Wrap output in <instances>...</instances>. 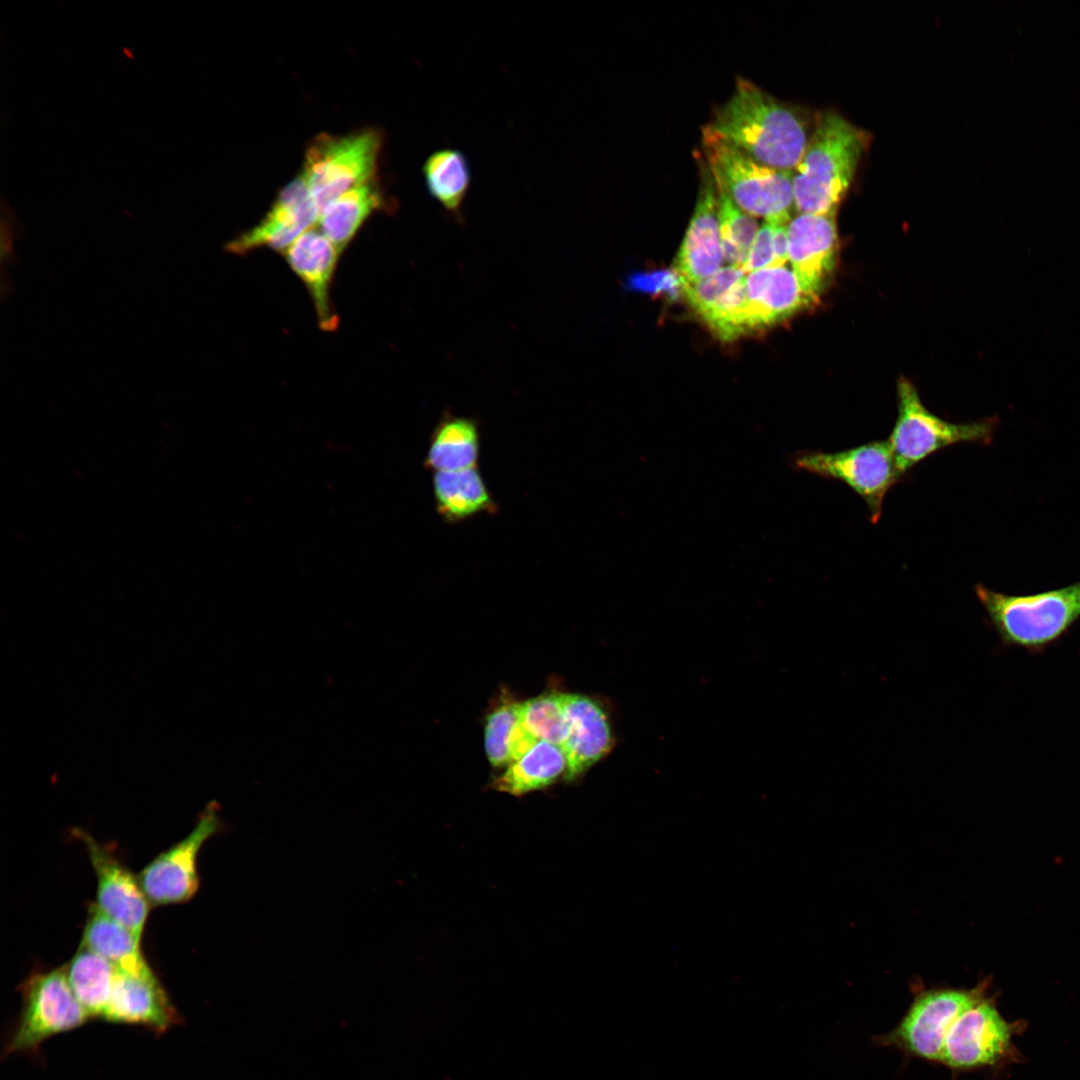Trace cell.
<instances>
[{
  "label": "cell",
  "instance_id": "1",
  "mask_svg": "<svg viewBox=\"0 0 1080 1080\" xmlns=\"http://www.w3.org/2000/svg\"><path fill=\"white\" fill-rule=\"evenodd\" d=\"M708 125L758 162L787 171L799 162L814 126L806 112L742 77Z\"/></svg>",
  "mask_w": 1080,
  "mask_h": 1080
},
{
  "label": "cell",
  "instance_id": "2",
  "mask_svg": "<svg viewBox=\"0 0 1080 1080\" xmlns=\"http://www.w3.org/2000/svg\"><path fill=\"white\" fill-rule=\"evenodd\" d=\"M870 138L835 111L817 114L808 144L792 171L798 213L836 214Z\"/></svg>",
  "mask_w": 1080,
  "mask_h": 1080
},
{
  "label": "cell",
  "instance_id": "3",
  "mask_svg": "<svg viewBox=\"0 0 1080 1080\" xmlns=\"http://www.w3.org/2000/svg\"><path fill=\"white\" fill-rule=\"evenodd\" d=\"M701 146L716 186L743 211L764 220H790L794 207L792 171L758 162L708 124L702 128Z\"/></svg>",
  "mask_w": 1080,
  "mask_h": 1080
},
{
  "label": "cell",
  "instance_id": "4",
  "mask_svg": "<svg viewBox=\"0 0 1080 1080\" xmlns=\"http://www.w3.org/2000/svg\"><path fill=\"white\" fill-rule=\"evenodd\" d=\"M975 593L1007 644L1039 648L1061 636L1080 617V581L1032 595H1007L982 584Z\"/></svg>",
  "mask_w": 1080,
  "mask_h": 1080
},
{
  "label": "cell",
  "instance_id": "5",
  "mask_svg": "<svg viewBox=\"0 0 1080 1080\" xmlns=\"http://www.w3.org/2000/svg\"><path fill=\"white\" fill-rule=\"evenodd\" d=\"M897 399L898 414L887 441L903 474L949 446L992 441L997 424L994 418L970 423L948 422L924 406L914 385L905 378L898 381Z\"/></svg>",
  "mask_w": 1080,
  "mask_h": 1080
},
{
  "label": "cell",
  "instance_id": "6",
  "mask_svg": "<svg viewBox=\"0 0 1080 1080\" xmlns=\"http://www.w3.org/2000/svg\"><path fill=\"white\" fill-rule=\"evenodd\" d=\"M986 983L972 989L949 987L913 989V1000L898 1024L876 1035L879 1047L894 1048L905 1056L940 1065L945 1036L957 1017L985 996Z\"/></svg>",
  "mask_w": 1080,
  "mask_h": 1080
},
{
  "label": "cell",
  "instance_id": "7",
  "mask_svg": "<svg viewBox=\"0 0 1080 1080\" xmlns=\"http://www.w3.org/2000/svg\"><path fill=\"white\" fill-rule=\"evenodd\" d=\"M381 136L369 129L315 137L306 150L303 178L320 211L344 192L373 181Z\"/></svg>",
  "mask_w": 1080,
  "mask_h": 1080
},
{
  "label": "cell",
  "instance_id": "8",
  "mask_svg": "<svg viewBox=\"0 0 1080 1080\" xmlns=\"http://www.w3.org/2000/svg\"><path fill=\"white\" fill-rule=\"evenodd\" d=\"M790 464L795 470L845 483L865 501L872 523L880 519L886 494L904 475L888 441L879 440L837 452L801 451Z\"/></svg>",
  "mask_w": 1080,
  "mask_h": 1080
},
{
  "label": "cell",
  "instance_id": "9",
  "mask_svg": "<svg viewBox=\"0 0 1080 1080\" xmlns=\"http://www.w3.org/2000/svg\"><path fill=\"white\" fill-rule=\"evenodd\" d=\"M22 1009L4 1054L33 1052L48 1038L75 1029L88 1014L76 999L64 968L38 972L21 986Z\"/></svg>",
  "mask_w": 1080,
  "mask_h": 1080
},
{
  "label": "cell",
  "instance_id": "10",
  "mask_svg": "<svg viewBox=\"0 0 1080 1080\" xmlns=\"http://www.w3.org/2000/svg\"><path fill=\"white\" fill-rule=\"evenodd\" d=\"M220 827L217 804L210 802L182 840L155 857L137 876L151 905L186 902L199 888L197 856Z\"/></svg>",
  "mask_w": 1080,
  "mask_h": 1080
},
{
  "label": "cell",
  "instance_id": "11",
  "mask_svg": "<svg viewBox=\"0 0 1080 1080\" xmlns=\"http://www.w3.org/2000/svg\"><path fill=\"white\" fill-rule=\"evenodd\" d=\"M1011 1025L983 996L965 1009L947 1032L940 1065L962 1073L997 1064L1008 1052Z\"/></svg>",
  "mask_w": 1080,
  "mask_h": 1080
},
{
  "label": "cell",
  "instance_id": "12",
  "mask_svg": "<svg viewBox=\"0 0 1080 1080\" xmlns=\"http://www.w3.org/2000/svg\"><path fill=\"white\" fill-rule=\"evenodd\" d=\"M74 834L84 843L96 875L95 905L141 939L150 902L138 877L89 833L75 829Z\"/></svg>",
  "mask_w": 1080,
  "mask_h": 1080
},
{
  "label": "cell",
  "instance_id": "13",
  "mask_svg": "<svg viewBox=\"0 0 1080 1080\" xmlns=\"http://www.w3.org/2000/svg\"><path fill=\"white\" fill-rule=\"evenodd\" d=\"M320 211L302 175L288 183L278 194L263 219L229 241L225 250L245 255L257 248L286 251L304 232L319 220Z\"/></svg>",
  "mask_w": 1080,
  "mask_h": 1080
},
{
  "label": "cell",
  "instance_id": "14",
  "mask_svg": "<svg viewBox=\"0 0 1080 1080\" xmlns=\"http://www.w3.org/2000/svg\"><path fill=\"white\" fill-rule=\"evenodd\" d=\"M788 260L803 293L816 303L834 271L836 214L799 213L788 223Z\"/></svg>",
  "mask_w": 1080,
  "mask_h": 1080
},
{
  "label": "cell",
  "instance_id": "15",
  "mask_svg": "<svg viewBox=\"0 0 1080 1080\" xmlns=\"http://www.w3.org/2000/svg\"><path fill=\"white\" fill-rule=\"evenodd\" d=\"M699 159L697 203L675 259V271L689 283L714 274L724 261L716 185L705 161Z\"/></svg>",
  "mask_w": 1080,
  "mask_h": 1080
},
{
  "label": "cell",
  "instance_id": "16",
  "mask_svg": "<svg viewBox=\"0 0 1080 1080\" xmlns=\"http://www.w3.org/2000/svg\"><path fill=\"white\" fill-rule=\"evenodd\" d=\"M569 722V735L561 748L566 759L565 779L575 780L604 758L615 738L606 710L595 699L561 693Z\"/></svg>",
  "mask_w": 1080,
  "mask_h": 1080
},
{
  "label": "cell",
  "instance_id": "17",
  "mask_svg": "<svg viewBox=\"0 0 1080 1080\" xmlns=\"http://www.w3.org/2000/svg\"><path fill=\"white\" fill-rule=\"evenodd\" d=\"M745 286V334L773 326L814 304L785 266L749 273Z\"/></svg>",
  "mask_w": 1080,
  "mask_h": 1080
},
{
  "label": "cell",
  "instance_id": "18",
  "mask_svg": "<svg viewBox=\"0 0 1080 1080\" xmlns=\"http://www.w3.org/2000/svg\"><path fill=\"white\" fill-rule=\"evenodd\" d=\"M341 252L319 230L309 229L301 234L284 252L287 263L307 288L321 329L332 331L338 326L330 288Z\"/></svg>",
  "mask_w": 1080,
  "mask_h": 1080
},
{
  "label": "cell",
  "instance_id": "19",
  "mask_svg": "<svg viewBox=\"0 0 1080 1080\" xmlns=\"http://www.w3.org/2000/svg\"><path fill=\"white\" fill-rule=\"evenodd\" d=\"M104 1019L162 1033L177 1024L180 1015L157 977H140L117 969Z\"/></svg>",
  "mask_w": 1080,
  "mask_h": 1080
},
{
  "label": "cell",
  "instance_id": "20",
  "mask_svg": "<svg viewBox=\"0 0 1080 1080\" xmlns=\"http://www.w3.org/2000/svg\"><path fill=\"white\" fill-rule=\"evenodd\" d=\"M81 944L103 956L118 970L140 977H156L141 951V939L95 904L90 906Z\"/></svg>",
  "mask_w": 1080,
  "mask_h": 1080
},
{
  "label": "cell",
  "instance_id": "21",
  "mask_svg": "<svg viewBox=\"0 0 1080 1080\" xmlns=\"http://www.w3.org/2000/svg\"><path fill=\"white\" fill-rule=\"evenodd\" d=\"M436 508L447 522H458L496 511V505L476 468L435 472Z\"/></svg>",
  "mask_w": 1080,
  "mask_h": 1080
},
{
  "label": "cell",
  "instance_id": "22",
  "mask_svg": "<svg viewBox=\"0 0 1080 1080\" xmlns=\"http://www.w3.org/2000/svg\"><path fill=\"white\" fill-rule=\"evenodd\" d=\"M479 429L475 421L446 414L435 427L425 466L434 472L475 468L479 456Z\"/></svg>",
  "mask_w": 1080,
  "mask_h": 1080
},
{
  "label": "cell",
  "instance_id": "23",
  "mask_svg": "<svg viewBox=\"0 0 1080 1080\" xmlns=\"http://www.w3.org/2000/svg\"><path fill=\"white\" fill-rule=\"evenodd\" d=\"M384 198L374 181L354 187L329 203L320 213V231L342 253Z\"/></svg>",
  "mask_w": 1080,
  "mask_h": 1080
},
{
  "label": "cell",
  "instance_id": "24",
  "mask_svg": "<svg viewBox=\"0 0 1080 1080\" xmlns=\"http://www.w3.org/2000/svg\"><path fill=\"white\" fill-rule=\"evenodd\" d=\"M64 969L76 999L89 1018L104 1019L117 968L103 956L81 944Z\"/></svg>",
  "mask_w": 1080,
  "mask_h": 1080
},
{
  "label": "cell",
  "instance_id": "25",
  "mask_svg": "<svg viewBox=\"0 0 1080 1080\" xmlns=\"http://www.w3.org/2000/svg\"><path fill=\"white\" fill-rule=\"evenodd\" d=\"M566 759L562 749L538 741L526 754L508 764L493 786L501 792L521 796L545 788L565 774Z\"/></svg>",
  "mask_w": 1080,
  "mask_h": 1080
},
{
  "label": "cell",
  "instance_id": "26",
  "mask_svg": "<svg viewBox=\"0 0 1080 1080\" xmlns=\"http://www.w3.org/2000/svg\"><path fill=\"white\" fill-rule=\"evenodd\" d=\"M423 174L430 195L461 221L463 202L471 182L464 153L453 148L433 152L424 163Z\"/></svg>",
  "mask_w": 1080,
  "mask_h": 1080
},
{
  "label": "cell",
  "instance_id": "27",
  "mask_svg": "<svg viewBox=\"0 0 1080 1080\" xmlns=\"http://www.w3.org/2000/svg\"><path fill=\"white\" fill-rule=\"evenodd\" d=\"M716 190L723 259L729 266L741 268L759 230L758 223L724 190L717 186Z\"/></svg>",
  "mask_w": 1080,
  "mask_h": 1080
},
{
  "label": "cell",
  "instance_id": "28",
  "mask_svg": "<svg viewBox=\"0 0 1080 1080\" xmlns=\"http://www.w3.org/2000/svg\"><path fill=\"white\" fill-rule=\"evenodd\" d=\"M560 694H544L520 703L519 721L539 741L562 748L569 735V722Z\"/></svg>",
  "mask_w": 1080,
  "mask_h": 1080
},
{
  "label": "cell",
  "instance_id": "29",
  "mask_svg": "<svg viewBox=\"0 0 1080 1080\" xmlns=\"http://www.w3.org/2000/svg\"><path fill=\"white\" fill-rule=\"evenodd\" d=\"M744 276L739 267H722L709 277L693 283L682 280V295L702 318Z\"/></svg>",
  "mask_w": 1080,
  "mask_h": 1080
},
{
  "label": "cell",
  "instance_id": "30",
  "mask_svg": "<svg viewBox=\"0 0 1080 1080\" xmlns=\"http://www.w3.org/2000/svg\"><path fill=\"white\" fill-rule=\"evenodd\" d=\"M520 703L503 704L486 720L485 751L491 765L499 767L509 764V742L512 731L519 721Z\"/></svg>",
  "mask_w": 1080,
  "mask_h": 1080
},
{
  "label": "cell",
  "instance_id": "31",
  "mask_svg": "<svg viewBox=\"0 0 1080 1080\" xmlns=\"http://www.w3.org/2000/svg\"><path fill=\"white\" fill-rule=\"evenodd\" d=\"M628 284L630 288L648 294L663 293L671 298L682 294V279L675 270L634 274Z\"/></svg>",
  "mask_w": 1080,
  "mask_h": 1080
},
{
  "label": "cell",
  "instance_id": "32",
  "mask_svg": "<svg viewBox=\"0 0 1080 1080\" xmlns=\"http://www.w3.org/2000/svg\"><path fill=\"white\" fill-rule=\"evenodd\" d=\"M772 233V221L764 220L752 243L746 261L740 268L744 274L775 267Z\"/></svg>",
  "mask_w": 1080,
  "mask_h": 1080
},
{
  "label": "cell",
  "instance_id": "33",
  "mask_svg": "<svg viewBox=\"0 0 1080 1080\" xmlns=\"http://www.w3.org/2000/svg\"><path fill=\"white\" fill-rule=\"evenodd\" d=\"M539 740L533 736L520 721L515 725L510 742V762L516 761L526 754Z\"/></svg>",
  "mask_w": 1080,
  "mask_h": 1080
},
{
  "label": "cell",
  "instance_id": "34",
  "mask_svg": "<svg viewBox=\"0 0 1080 1080\" xmlns=\"http://www.w3.org/2000/svg\"><path fill=\"white\" fill-rule=\"evenodd\" d=\"M0 239H1V243H0L1 266L4 267L6 265H10L11 261L14 259V256H13L14 255V248H13L14 247V240H13L14 239V227H13V221H12L10 215H8V214L5 215L4 213L2 214V218H1V235H0Z\"/></svg>",
  "mask_w": 1080,
  "mask_h": 1080
}]
</instances>
